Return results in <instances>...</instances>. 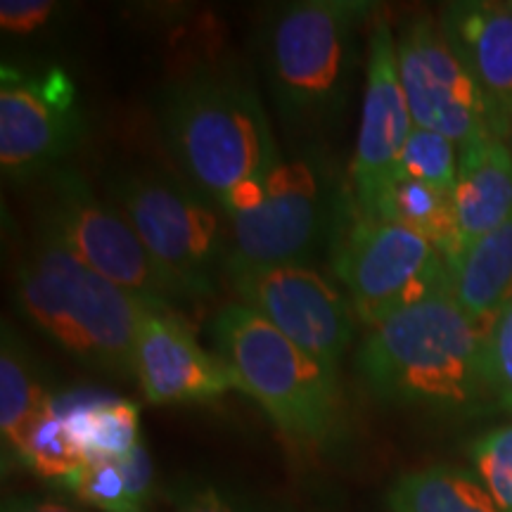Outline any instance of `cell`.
Listing matches in <instances>:
<instances>
[{
    "label": "cell",
    "mask_w": 512,
    "mask_h": 512,
    "mask_svg": "<svg viewBox=\"0 0 512 512\" xmlns=\"http://www.w3.org/2000/svg\"><path fill=\"white\" fill-rule=\"evenodd\" d=\"M162 131L192 188L226 216L261 200L280 159L259 93L230 74L204 72L171 86Z\"/></svg>",
    "instance_id": "cell-1"
},
{
    "label": "cell",
    "mask_w": 512,
    "mask_h": 512,
    "mask_svg": "<svg viewBox=\"0 0 512 512\" xmlns=\"http://www.w3.org/2000/svg\"><path fill=\"white\" fill-rule=\"evenodd\" d=\"M486 332L451 287L375 325L356 354L368 389L387 401L470 408L489 399Z\"/></svg>",
    "instance_id": "cell-2"
},
{
    "label": "cell",
    "mask_w": 512,
    "mask_h": 512,
    "mask_svg": "<svg viewBox=\"0 0 512 512\" xmlns=\"http://www.w3.org/2000/svg\"><path fill=\"white\" fill-rule=\"evenodd\" d=\"M17 302L69 356L114 375H136L140 323L169 306L112 283L46 233L17 268Z\"/></svg>",
    "instance_id": "cell-3"
},
{
    "label": "cell",
    "mask_w": 512,
    "mask_h": 512,
    "mask_svg": "<svg viewBox=\"0 0 512 512\" xmlns=\"http://www.w3.org/2000/svg\"><path fill=\"white\" fill-rule=\"evenodd\" d=\"M370 12L368 0H306L271 17L266 76L285 126L313 133L335 124L356 67L358 29Z\"/></svg>",
    "instance_id": "cell-4"
},
{
    "label": "cell",
    "mask_w": 512,
    "mask_h": 512,
    "mask_svg": "<svg viewBox=\"0 0 512 512\" xmlns=\"http://www.w3.org/2000/svg\"><path fill=\"white\" fill-rule=\"evenodd\" d=\"M211 335L238 389L259 401L287 437L311 446L335 437L342 418L335 370L242 304L223 306L211 323Z\"/></svg>",
    "instance_id": "cell-5"
},
{
    "label": "cell",
    "mask_w": 512,
    "mask_h": 512,
    "mask_svg": "<svg viewBox=\"0 0 512 512\" xmlns=\"http://www.w3.org/2000/svg\"><path fill=\"white\" fill-rule=\"evenodd\" d=\"M110 192L181 299H211L219 292L230 245L214 202L162 174H124L110 183Z\"/></svg>",
    "instance_id": "cell-6"
},
{
    "label": "cell",
    "mask_w": 512,
    "mask_h": 512,
    "mask_svg": "<svg viewBox=\"0 0 512 512\" xmlns=\"http://www.w3.org/2000/svg\"><path fill=\"white\" fill-rule=\"evenodd\" d=\"M332 271L347 287L356 316L373 328L451 287L444 256L392 221L356 219L335 247Z\"/></svg>",
    "instance_id": "cell-7"
},
{
    "label": "cell",
    "mask_w": 512,
    "mask_h": 512,
    "mask_svg": "<svg viewBox=\"0 0 512 512\" xmlns=\"http://www.w3.org/2000/svg\"><path fill=\"white\" fill-rule=\"evenodd\" d=\"M38 219L41 233L60 242L112 283L159 304L181 299L176 285L155 264L131 223L117 207L98 200L86 178L76 171L57 169L50 174Z\"/></svg>",
    "instance_id": "cell-8"
},
{
    "label": "cell",
    "mask_w": 512,
    "mask_h": 512,
    "mask_svg": "<svg viewBox=\"0 0 512 512\" xmlns=\"http://www.w3.org/2000/svg\"><path fill=\"white\" fill-rule=\"evenodd\" d=\"M228 221V261L306 266L328 238L332 197L313 157H280L261 200Z\"/></svg>",
    "instance_id": "cell-9"
},
{
    "label": "cell",
    "mask_w": 512,
    "mask_h": 512,
    "mask_svg": "<svg viewBox=\"0 0 512 512\" xmlns=\"http://www.w3.org/2000/svg\"><path fill=\"white\" fill-rule=\"evenodd\" d=\"M226 283L254 311L325 368L337 370L354 337V309L309 266H254L228 261Z\"/></svg>",
    "instance_id": "cell-10"
},
{
    "label": "cell",
    "mask_w": 512,
    "mask_h": 512,
    "mask_svg": "<svg viewBox=\"0 0 512 512\" xmlns=\"http://www.w3.org/2000/svg\"><path fill=\"white\" fill-rule=\"evenodd\" d=\"M83 136L76 86L64 69H0V166L27 183L60 164Z\"/></svg>",
    "instance_id": "cell-11"
},
{
    "label": "cell",
    "mask_w": 512,
    "mask_h": 512,
    "mask_svg": "<svg viewBox=\"0 0 512 512\" xmlns=\"http://www.w3.org/2000/svg\"><path fill=\"white\" fill-rule=\"evenodd\" d=\"M396 60L415 126L441 133L460 150L491 136L486 102L448 46L439 19L420 15L403 22L396 34Z\"/></svg>",
    "instance_id": "cell-12"
},
{
    "label": "cell",
    "mask_w": 512,
    "mask_h": 512,
    "mask_svg": "<svg viewBox=\"0 0 512 512\" xmlns=\"http://www.w3.org/2000/svg\"><path fill=\"white\" fill-rule=\"evenodd\" d=\"M413 128L396 60V36L384 19H377L370 34L366 91L351 164L358 219H382L389 190L399 181L403 147Z\"/></svg>",
    "instance_id": "cell-13"
},
{
    "label": "cell",
    "mask_w": 512,
    "mask_h": 512,
    "mask_svg": "<svg viewBox=\"0 0 512 512\" xmlns=\"http://www.w3.org/2000/svg\"><path fill=\"white\" fill-rule=\"evenodd\" d=\"M136 377L150 403L211 401L238 387L228 363L207 354L169 306L152 309L140 323Z\"/></svg>",
    "instance_id": "cell-14"
},
{
    "label": "cell",
    "mask_w": 512,
    "mask_h": 512,
    "mask_svg": "<svg viewBox=\"0 0 512 512\" xmlns=\"http://www.w3.org/2000/svg\"><path fill=\"white\" fill-rule=\"evenodd\" d=\"M439 27L482 93L491 136L505 143L512 128V8L491 0L448 3Z\"/></svg>",
    "instance_id": "cell-15"
},
{
    "label": "cell",
    "mask_w": 512,
    "mask_h": 512,
    "mask_svg": "<svg viewBox=\"0 0 512 512\" xmlns=\"http://www.w3.org/2000/svg\"><path fill=\"white\" fill-rule=\"evenodd\" d=\"M463 249L512 219V155L494 136L460 150L453 192Z\"/></svg>",
    "instance_id": "cell-16"
},
{
    "label": "cell",
    "mask_w": 512,
    "mask_h": 512,
    "mask_svg": "<svg viewBox=\"0 0 512 512\" xmlns=\"http://www.w3.org/2000/svg\"><path fill=\"white\" fill-rule=\"evenodd\" d=\"M451 292L470 320L489 330L512 302V219L448 264Z\"/></svg>",
    "instance_id": "cell-17"
},
{
    "label": "cell",
    "mask_w": 512,
    "mask_h": 512,
    "mask_svg": "<svg viewBox=\"0 0 512 512\" xmlns=\"http://www.w3.org/2000/svg\"><path fill=\"white\" fill-rule=\"evenodd\" d=\"M69 439L88 463L121 460L138 446V406L98 394H74L57 401Z\"/></svg>",
    "instance_id": "cell-18"
},
{
    "label": "cell",
    "mask_w": 512,
    "mask_h": 512,
    "mask_svg": "<svg viewBox=\"0 0 512 512\" xmlns=\"http://www.w3.org/2000/svg\"><path fill=\"white\" fill-rule=\"evenodd\" d=\"M53 401L38 380V370L27 347L5 325L0 347V430L5 448H10L17 458H22L29 432Z\"/></svg>",
    "instance_id": "cell-19"
},
{
    "label": "cell",
    "mask_w": 512,
    "mask_h": 512,
    "mask_svg": "<svg viewBox=\"0 0 512 512\" xmlns=\"http://www.w3.org/2000/svg\"><path fill=\"white\" fill-rule=\"evenodd\" d=\"M380 221H392L413 230L444 256L446 264L456 261L463 252L456 202L451 192L437 190L413 178H399L389 190Z\"/></svg>",
    "instance_id": "cell-20"
},
{
    "label": "cell",
    "mask_w": 512,
    "mask_h": 512,
    "mask_svg": "<svg viewBox=\"0 0 512 512\" xmlns=\"http://www.w3.org/2000/svg\"><path fill=\"white\" fill-rule=\"evenodd\" d=\"M389 512H501L486 486L456 467L408 472L387 496Z\"/></svg>",
    "instance_id": "cell-21"
},
{
    "label": "cell",
    "mask_w": 512,
    "mask_h": 512,
    "mask_svg": "<svg viewBox=\"0 0 512 512\" xmlns=\"http://www.w3.org/2000/svg\"><path fill=\"white\" fill-rule=\"evenodd\" d=\"M19 460L36 475L55 479L60 484H67L76 472L88 465L83 453L69 439L62 415L57 411V401H53V406L41 415L34 430L29 432L27 446Z\"/></svg>",
    "instance_id": "cell-22"
},
{
    "label": "cell",
    "mask_w": 512,
    "mask_h": 512,
    "mask_svg": "<svg viewBox=\"0 0 512 512\" xmlns=\"http://www.w3.org/2000/svg\"><path fill=\"white\" fill-rule=\"evenodd\" d=\"M399 178H413L444 192H456L458 157L456 143L446 136L425 128H413L411 138L403 147Z\"/></svg>",
    "instance_id": "cell-23"
},
{
    "label": "cell",
    "mask_w": 512,
    "mask_h": 512,
    "mask_svg": "<svg viewBox=\"0 0 512 512\" xmlns=\"http://www.w3.org/2000/svg\"><path fill=\"white\" fill-rule=\"evenodd\" d=\"M69 491L102 512H143L128 496L124 470L119 460H95L69 479Z\"/></svg>",
    "instance_id": "cell-24"
},
{
    "label": "cell",
    "mask_w": 512,
    "mask_h": 512,
    "mask_svg": "<svg viewBox=\"0 0 512 512\" xmlns=\"http://www.w3.org/2000/svg\"><path fill=\"white\" fill-rule=\"evenodd\" d=\"M472 460L501 512H512V425L498 427L477 439Z\"/></svg>",
    "instance_id": "cell-25"
},
{
    "label": "cell",
    "mask_w": 512,
    "mask_h": 512,
    "mask_svg": "<svg viewBox=\"0 0 512 512\" xmlns=\"http://www.w3.org/2000/svg\"><path fill=\"white\" fill-rule=\"evenodd\" d=\"M486 368L491 394L512 413V302L486 332Z\"/></svg>",
    "instance_id": "cell-26"
},
{
    "label": "cell",
    "mask_w": 512,
    "mask_h": 512,
    "mask_svg": "<svg viewBox=\"0 0 512 512\" xmlns=\"http://www.w3.org/2000/svg\"><path fill=\"white\" fill-rule=\"evenodd\" d=\"M57 5L46 0H5L0 3V27L10 34H31L48 24Z\"/></svg>",
    "instance_id": "cell-27"
},
{
    "label": "cell",
    "mask_w": 512,
    "mask_h": 512,
    "mask_svg": "<svg viewBox=\"0 0 512 512\" xmlns=\"http://www.w3.org/2000/svg\"><path fill=\"white\" fill-rule=\"evenodd\" d=\"M119 465L124 470L128 496L138 510H143L152 491V460L147 456L145 446L138 444L126 458L119 460Z\"/></svg>",
    "instance_id": "cell-28"
},
{
    "label": "cell",
    "mask_w": 512,
    "mask_h": 512,
    "mask_svg": "<svg viewBox=\"0 0 512 512\" xmlns=\"http://www.w3.org/2000/svg\"><path fill=\"white\" fill-rule=\"evenodd\" d=\"M174 512H233L214 489H192L178 498Z\"/></svg>",
    "instance_id": "cell-29"
},
{
    "label": "cell",
    "mask_w": 512,
    "mask_h": 512,
    "mask_svg": "<svg viewBox=\"0 0 512 512\" xmlns=\"http://www.w3.org/2000/svg\"><path fill=\"white\" fill-rule=\"evenodd\" d=\"M3 512H86L72 505H64L57 501H48V498H34V496H19L10 498L3 505Z\"/></svg>",
    "instance_id": "cell-30"
},
{
    "label": "cell",
    "mask_w": 512,
    "mask_h": 512,
    "mask_svg": "<svg viewBox=\"0 0 512 512\" xmlns=\"http://www.w3.org/2000/svg\"><path fill=\"white\" fill-rule=\"evenodd\" d=\"M505 145H508V150H510V155H512V128H510V136H508V140H505Z\"/></svg>",
    "instance_id": "cell-31"
},
{
    "label": "cell",
    "mask_w": 512,
    "mask_h": 512,
    "mask_svg": "<svg viewBox=\"0 0 512 512\" xmlns=\"http://www.w3.org/2000/svg\"><path fill=\"white\" fill-rule=\"evenodd\" d=\"M508 5H510V8H512V3H508Z\"/></svg>",
    "instance_id": "cell-32"
}]
</instances>
